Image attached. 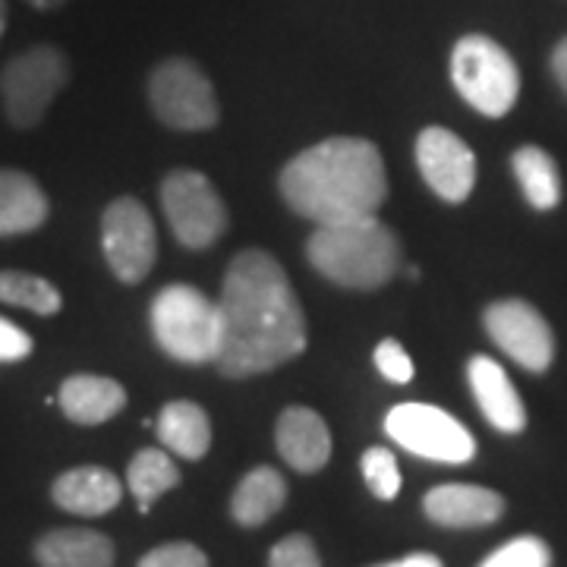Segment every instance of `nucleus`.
<instances>
[{"label":"nucleus","mask_w":567,"mask_h":567,"mask_svg":"<svg viewBox=\"0 0 567 567\" xmlns=\"http://www.w3.org/2000/svg\"><path fill=\"white\" fill-rule=\"evenodd\" d=\"M102 249L117 281L140 284L152 271L158 256V234L140 199L121 196L104 208Z\"/></svg>","instance_id":"10"},{"label":"nucleus","mask_w":567,"mask_h":567,"mask_svg":"<svg viewBox=\"0 0 567 567\" xmlns=\"http://www.w3.org/2000/svg\"><path fill=\"white\" fill-rule=\"evenodd\" d=\"M514 174H517V183L527 196V203L539 212H548L555 208L558 199H561V177H558V164L548 155L546 148L539 145H524L514 152Z\"/></svg>","instance_id":"22"},{"label":"nucleus","mask_w":567,"mask_h":567,"mask_svg":"<svg viewBox=\"0 0 567 567\" xmlns=\"http://www.w3.org/2000/svg\"><path fill=\"white\" fill-rule=\"evenodd\" d=\"M451 82L461 99L486 117H505L520 92L517 63L488 35H464L454 44Z\"/></svg>","instance_id":"5"},{"label":"nucleus","mask_w":567,"mask_h":567,"mask_svg":"<svg viewBox=\"0 0 567 567\" xmlns=\"http://www.w3.org/2000/svg\"><path fill=\"white\" fill-rule=\"evenodd\" d=\"M486 331L514 363L543 372L555 360V334L527 300H498L486 309Z\"/></svg>","instance_id":"11"},{"label":"nucleus","mask_w":567,"mask_h":567,"mask_svg":"<svg viewBox=\"0 0 567 567\" xmlns=\"http://www.w3.org/2000/svg\"><path fill=\"white\" fill-rule=\"evenodd\" d=\"M416 164L423 181L445 203H464L476 183V158L461 136L442 126H429L416 140Z\"/></svg>","instance_id":"12"},{"label":"nucleus","mask_w":567,"mask_h":567,"mask_svg":"<svg viewBox=\"0 0 567 567\" xmlns=\"http://www.w3.org/2000/svg\"><path fill=\"white\" fill-rule=\"evenodd\" d=\"M363 480L369 492L382 502H394L401 492V470L388 447H369L363 454Z\"/></svg>","instance_id":"25"},{"label":"nucleus","mask_w":567,"mask_h":567,"mask_svg":"<svg viewBox=\"0 0 567 567\" xmlns=\"http://www.w3.org/2000/svg\"><path fill=\"white\" fill-rule=\"evenodd\" d=\"M148 99H152L158 121L174 130H183V133L212 130L221 117L212 82L186 58H171L152 73Z\"/></svg>","instance_id":"7"},{"label":"nucleus","mask_w":567,"mask_h":567,"mask_svg":"<svg viewBox=\"0 0 567 567\" xmlns=\"http://www.w3.org/2000/svg\"><path fill=\"white\" fill-rule=\"evenodd\" d=\"M158 439L183 461H199L212 447V423L203 406L193 401H174L158 416Z\"/></svg>","instance_id":"21"},{"label":"nucleus","mask_w":567,"mask_h":567,"mask_svg":"<svg viewBox=\"0 0 567 567\" xmlns=\"http://www.w3.org/2000/svg\"><path fill=\"white\" fill-rule=\"evenodd\" d=\"M140 567H208V555L193 543H164L142 555Z\"/></svg>","instance_id":"28"},{"label":"nucleus","mask_w":567,"mask_h":567,"mask_svg":"<svg viewBox=\"0 0 567 567\" xmlns=\"http://www.w3.org/2000/svg\"><path fill=\"white\" fill-rule=\"evenodd\" d=\"M480 567H551V548L539 536H517L495 548Z\"/></svg>","instance_id":"26"},{"label":"nucleus","mask_w":567,"mask_h":567,"mask_svg":"<svg viewBox=\"0 0 567 567\" xmlns=\"http://www.w3.org/2000/svg\"><path fill=\"white\" fill-rule=\"evenodd\" d=\"M162 208L186 249H208L227 230V208L199 171H174L162 183Z\"/></svg>","instance_id":"8"},{"label":"nucleus","mask_w":567,"mask_h":567,"mask_svg":"<svg viewBox=\"0 0 567 567\" xmlns=\"http://www.w3.org/2000/svg\"><path fill=\"white\" fill-rule=\"evenodd\" d=\"M70 80V66L63 51L54 44H35L22 51L20 58L3 66L0 73V95L7 121L20 130H29L44 121L51 102L61 95V89Z\"/></svg>","instance_id":"6"},{"label":"nucleus","mask_w":567,"mask_h":567,"mask_svg":"<svg viewBox=\"0 0 567 567\" xmlns=\"http://www.w3.org/2000/svg\"><path fill=\"white\" fill-rule=\"evenodd\" d=\"M32 7H39V10H54V7H61L66 0H29Z\"/></svg>","instance_id":"33"},{"label":"nucleus","mask_w":567,"mask_h":567,"mask_svg":"<svg viewBox=\"0 0 567 567\" xmlns=\"http://www.w3.org/2000/svg\"><path fill=\"white\" fill-rule=\"evenodd\" d=\"M287 502V483L275 466H256L249 470L240 486L234 488L230 514L240 527H262L271 520Z\"/></svg>","instance_id":"20"},{"label":"nucleus","mask_w":567,"mask_h":567,"mask_svg":"<svg viewBox=\"0 0 567 567\" xmlns=\"http://www.w3.org/2000/svg\"><path fill=\"white\" fill-rule=\"evenodd\" d=\"M385 432L410 454L435 464H466L476 454V442L451 413L432 404H401L388 413Z\"/></svg>","instance_id":"9"},{"label":"nucleus","mask_w":567,"mask_h":567,"mask_svg":"<svg viewBox=\"0 0 567 567\" xmlns=\"http://www.w3.org/2000/svg\"><path fill=\"white\" fill-rule=\"evenodd\" d=\"M466 375H470L473 398H476V404H480L488 423L495 425L498 432H507V435L524 432L527 410H524V401H520L517 388L511 385V379H507L502 365L495 363L492 357H473L470 365H466Z\"/></svg>","instance_id":"15"},{"label":"nucleus","mask_w":567,"mask_h":567,"mask_svg":"<svg viewBox=\"0 0 567 567\" xmlns=\"http://www.w3.org/2000/svg\"><path fill=\"white\" fill-rule=\"evenodd\" d=\"M54 505L76 517H102L121 505V480L107 466H73L51 486Z\"/></svg>","instance_id":"16"},{"label":"nucleus","mask_w":567,"mask_h":567,"mask_svg":"<svg viewBox=\"0 0 567 567\" xmlns=\"http://www.w3.org/2000/svg\"><path fill=\"white\" fill-rule=\"evenodd\" d=\"M425 517L439 527L473 529L488 527L505 514V498L486 486H466V483H447L425 492Z\"/></svg>","instance_id":"13"},{"label":"nucleus","mask_w":567,"mask_h":567,"mask_svg":"<svg viewBox=\"0 0 567 567\" xmlns=\"http://www.w3.org/2000/svg\"><path fill=\"white\" fill-rule=\"evenodd\" d=\"M32 353V338L13 322L0 319V363H17Z\"/></svg>","instance_id":"30"},{"label":"nucleus","mask_w":567,"mask_h":567,"mask_svg":"<svg viewBox=\"0 0 567 567\" xmlns=\"http://www.w3.org/2000/svg\"><path fill=\"white\" fill-rule=\"evenodd\" d=\"M375 365H379V372L385 375L388 382H394V385H406L413 379L410 353L398 341H391V338L375 347Z\"/></svg>","instance_id":"29"},{"label":"nucleus","mask_w":567,"mask_h":567,"mask_svg":"<svg viewBox=\"0 0 567 567\" xmlns=\"http://www.w3.org/2000/svg\"><path fill=\"white\" fill-rule=\"evenodd\" d=\"M551 73H555V80H558V85L565 89L567 95V39L558 41V48L551 54Z\"/></svg>","instance_id":"31"},{"label":"nucleus","mask_w":567,"mask_h":567,"mask_svg":"<svg viewBox=\"0 0 567 567\" xmlns=\"http://www.w3.org/2000/svg\"><path fill=\"white\" fill-rule=\"evenodd\" d=\"M152 334L167 357L189 365L218 360L221 350V309L199 287L171 284L152 303Z\"/></svg>","instance_id":"4"},{"label":"nucleus","mask_w":567,"mask_h":567,"mask_svg":"<svg viewBox=\"0 0 567 567\" xmlns=\"http://www.w3.org/2000/svg\"><path fill=\"white\" fill-rule=\"evenodd\" d=\"M3 29H7V0H0V35H3Z\"/></svg>","instance_id":"34"},{"label":"nucleus","mask_w":567,"mask_h":567,"mask_svg":"<svg viewBox=\"0 0 567 567\" xmlns=\"http://www.w3.org/2000/svg\"><path fill=\"white\" fill-rule=\"evenodd\" d=\"M0 300L29 309L35 316H54L63 306L61 290L29 271H0Z\"/></svg>","instance_id":"24"},{"label":"nucleus","mask_w":567,"mask_h":567,"mask_svg":"<svg viewBox=\"0 0 567 567\" xmlns=\"http://www.w3.org/2000/svg\"><path fill=\"white\" fill-rule=\"evenodd\" d=\"M58 401L66 420L80 425H102L126 406V391L121 382L104 375H70L61 385Z\"/></svg>","instance_id":"18"},{"label":"nucleus","mask_w":567,"mask_h":567,"mask_svg":"<svg viewBox=\"0 0 567 567\" xmlns=\"http://www.w3.org/2000/svg\"><path fill=\"white\" fill-rule=\"evenodd\" d=\"M48 221V196L22 171L0 167V237L32 234Z\"/></svg>","instance_id":"19"},{"label":"nucleus","mask_w":567,"mask_h":567,"mask_svg":"<svg viewBox=\"0 0 567 567\" xmlns=\"http://www.w3.org/2000/svg\"><path fill=\"white\" fill-rule=\"evenodd\" d=\"M306 252L319 275L350 290L385 287L401 268V244L394 230L375 215L353 221L316 224Z\"/></svg>","instance_id":"3"},{"label":"nucleus","mask_w":567,"mask_h":567,"mask_svg":"<svg viewBox=\"0 0 567 567\" xmlns=\"http://www.w3.org/2000/svg\"><path fill=\"white\" fill-rule=\"evenodd\" d=\"M268 567H322V558L309 536L293 533V536H284L281 543L271 548Z\"/></svg>","instance_id":"27"},{"label":"nucleus","mask_w":567,"mask_h":567,"mask_svg":"<svg viewBox=\"0 0 567 567\" xmlns=\"http://www.w3.org/2000/svg\"><path fill=\"white\" fill-rule=\"evenodd\" d=\"M39 567H114V543L99 529H51L35 543Z\"/></svg>","instance_id":"17"},{"label":"nucleus","mask_w":567,"mask_h":567,"mask_svg":"<svg viewBox=\"0 0 567 567\" xmlns=\"http://www.w3.org/2000/svg\"><path fill=\"white\" fill-rule=\"evenodd\" d=\"M126 483H130V492H133L142 514H148L164 492L181 486V470L174 466V461L164 451L145 447L126 466Z\"/></svg>","instance_id":"23"},{"label":"nucleus","mask_w":567,"mask_h":567,"mask_svg":"<svg viewBox=\"0 0 567 567\" xmlns=\"http://www.w3.org/2000/svg\"><path fill=\"white\" fill-rule=\"evenodd\" d=\"M281 196L316 224L369 218L388 196L382 152L360 136L322 140L284 167Z\"/></svg>","instance_id":"2"},{"label":"nucleus","mask_w":567,"mask_h":567,"mask_svg":"<svg viewBox=\"0 0 567 567\" xmlns=\"http://www.w3.org/2000/svg\"><path fill=\"white\" fill-rule=\"evenodd\" d=\"M379 567H442V561L429 551H416V555H406L401 561H391V565H379Z\"/></svg>","instance_id":"32"},{"label":"nucleus","mask_w":567,"mask_h":567,"mask_svg":"<svg viewBox=\"0 0 567 567\" xmlns=\"http://www.w3.org/2000/svg\"><path fill=\"white\" fill-rule=\"evenodd\" d=\"M278 451L297 473H319L331 461V429L309 406H287L275 432Z\"/></svg>","instance_id":"14"},{"label":"nucleus","mask_w":567,"mask_h":567,"mask_svg":"<svg viewBox=\"0 0 567 567\" xmlns=\"http://www.w3.org/2000/svg\"><path fill=\"white\" fill-rule=\"evenodd\" d=\"M218 372L249 379L278 369L306 350V316L290 278L262 249L240 252L224 275Z\"/></svg>","instance_id":"1"}]
</instances>
